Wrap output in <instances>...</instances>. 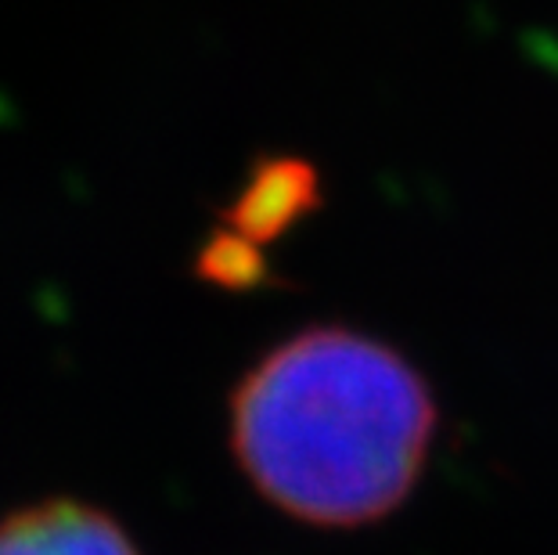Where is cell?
I'll list each match as a JSON object with an SVG mask.
<instances>
[{
    "instance_id": "4",
    "label": "cell",
    "mask_w": 558,
    "mask_h": 555,
    "mask_svg": "<svg viewBox=\"0 0 558 555\" xmlns=\"http://www.w3.org/2000/svg\"><path fill=\"white\" fill-rule=\"evenodd\" d=\"M195 275L209 286L248 292L259 286H275V270H270L267 256L259 253L256 242H248L245 234L223 228L209 234V242L202 245L195 256Z\"/></svg>"
},
{
    "instance_id": "1",
    "label": "cell",
    "mask_w": 558,
    "mask_h": 555,
    "mask_svg": "<svg viewBox=\"0 0 558 555\" xmlns=\"http://www.w3.org/2000/svg\"><path fill=\"white\" fill-rule=\"evenodd\" d=\"M436 405L397 350L350 328H311L270 350L231 397L245 476L295 519L375 523L408 498Z\"/></svg>"
},
{
    "instance_id": "3",
    "label": "cell",
    "mask_w": 558,
    "mask_h": 555,
    "mask_svg": "<svg viewBox=\"0 0 558 555\" xmlns=\"http://www.w3.org/2000/svg\"><path fill=\"white\" fill-rule=\"evenodd\" d=\"M317 206L320 181L311 162L292 156H270L256 162L239 198L228 209H220V220L231 231L245 234L248 242L264 245L281 239L295 220L314 214Z\"/></svg>"
},
{
    "instance_id": "2",
    "label": "cell",
    "mask_w": 558,
    "mask_h": 555,
    "mask_svg": "<svg viewBox=\"0 0 558 555\" xmlns=\"http://www.w3.org/2000/svg\"><path fill=\"white\" fill-rule=\"evenodd\" d=\"M0 555H141L112 516L83 502H40L0 523Z\"/></svg>"
}]
</instances>
